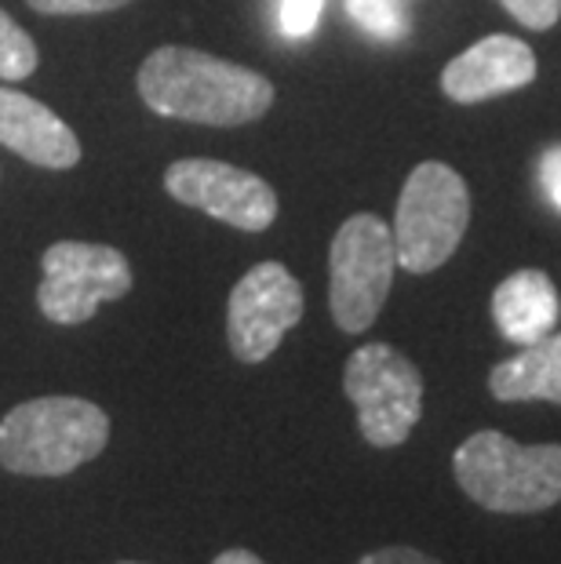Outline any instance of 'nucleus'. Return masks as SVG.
I'll use <instances>...</instances> for the list:
<instances>
[{"instance_id":"nucleus-21","label":"nucleus","mask_w":561,"mask_h":564,"mask_svg":"<svg viewBox=\"0 0 561 564\" xmlns=\"http://www.w3.org/2000/svg\"><path fill=\"white\" fill-rule=\"evenodd\" d=\"M212 564H267V561L256 557L252 550H223V554Z\"/></svg>"},{"instance_id":"nucleus-13","label":"nucleus","mask_w":561,"mask_h":564,"mask_svg":"<svg viewBox=\"0 0 561 564\" xmlns=\"http://www.w3.org/2000/svg\"><path fill=\"white\" fill-rule=\"evenodd\" d=\"M488 390L496 401H547L561 408V332L543 335L540 343L521 346V354L499 361L488 371Z\"/></svg>"},{"instance_id":"nucleus-1","label":"nucleus","mask_w":561,"mask_h":564,"mask_svg":"<svg viewBox=\"0 0 561 564\" xmlns=\"http://www.w3.org/2000/svg\"><path fill=\"white\" fill-rule=\"evenodd\" d=\"M139 95L153 113L172 121L234 128L270 110L273 84L197 47L164 44L139 69Z\"/></svg>"},{"instance_id":"nucleus-6","label":"nucleus","mask_w":561,"mask_h":564,"mask_svg":"<svg viewBox=\"0 0 561 564\" xmlns=\"http://www.w3.org/2000/svg\"><path fill=\"white\" fill-rule=\"evenodd\" d=\"M343 390L357 408V426L373 448H398L423 415V376L401 350L368 343L343 368Z\"/></svg>"},{"instance_id":"nucleus-14","label":"nucleus","mask_w":561,"mask_h":564,"mask_svg":"<svg viewBox=\"0 0 561 564\" xmlns=\"http://www.w3.org/2000/svg\"><path fill=\"white\" fill-rule=\"evenodd\" d=\"M37 69V44L0 8V80H26Z\"/></svg>"},{"instance_id":"nucleus-9","label":"nucleus","mask_w":561,"mask_h":564,"mask_svg":"<svg viewBox=\"0 0 561 564\" xmlns=\"http://www.w3.org/2000/svg\"><path fill=\"white\" fill-rule=\"evenodd\" d=\"M164 189L172 200L186 204V208L208 212L234 230L259 234L278 219V194L267 178L245 167L208 161V158H186L175 161L164 172Z\"/></svg>"},{"instance_id":"nucleus-8","label":"nucleus","mask_w":561,"mask_h":564,"mask_svg":"<svg viewBox=\"0 0 561 564\" xmlns=\"http://www.w3.org/2000/svg\"><path fill=\"white\" fill-rule=\"evenodd\" d=\"M303 321V284L281 262H259L234 284L226 303V339L237 361L259 365Z\"/></svg>"},{"instance_id":"nucleus-12","label":"nucleus","mask_w":561,"mask_h":564,"mask_svg":"<svg viewBox=\"0 0 561 564\" xmlns=\"http://www.w3.org/2000/svg\"><path fill=\"white\" fill-rule=\"evenodd\" d=\"M558 317H561L558 288L543 270L510 273L493 292V321L499 335L515 346L540 343L543 335H551L558 328Z\"/></svg>"},{"instance_id":"nucleus-15","label":"nucleus","mask_w":561,"mask_h":564,"mask_svg":"<svg viewBox=\"0 0 561 564\" xmlns=\"http://www.w3.org/2000/svg\"><path fill=\"white\" fill-rule=\"evenodd\" d=\"M346 11H350V19L357 26L384 41H398L404 37V30H409L401 0H346Z\"/></svg>"},{"instance_id":"nucleus-11","label":"nucleus","mask_w":561,"mask_h":564,"mask_svg":"<svg viewBox=\"0 0 561 564\" xmlns=\"http://www.w3.org/2000/svg\"><path fill=\"white\" fill-rule=\"evenodd\" d=\"M0 142L30 164L52 167V172H63V167H74L80 161L74 128L47 110L44 102L15 88H0Z\"/></svg>"},{"instance_id":"nucleus-7","label":"nucleus","mask_w":561,"mask_h":564,"mask_svg":"<svg viewBox=\"0 0 561 564\" xmlns=\"http://www.w3.org/2000/svg\"><path fill=\"white\" fill-rule=\"evenodd\" d=\"M41 267L37 306L55 324H85L103 303H117L131 292L128 259L110 245L58 241L44 251Z\"/></svg>"},{"instance_id":"nucleus-16","label":"nucleus","mask_w":561,"mask_h":564,"mask_svg":"<svg viewBox=\"0 0 561 564\" xmlns=\"http://www.w3.org/2000/svg\"><path fill=\"white\" fill-rule=\"evenodd\" d=\"M499 4L529 30H551L561 19V0H499Z\"/></svg>"},{"instance_id":"nucleus-18","label":"nucleus","mask_w":561,"mask_h":564,"mask_svg":"<svg viewBox=\"0 0 561 564\" xmlns=\"http://www.w3.org/2000/svg\"><path fill=\"white\" fill-rule=\"evenodd\" d=\"M41 15H95V11H114L125 8L131 0H26Z\"/></svg>"},{"instance_id":"nucleus-5","label":"nucleus","mask_w":561,"mask_h":564,"mask_svg":"<svg viewBox=\"0 0 561 564\" xmlns=\"http://www.w3.org/2000/svg\"><path fill=\"white\" fill-rule=\"evenodd\" d=\"M393 270H398V248L390 226L368 212L350 215L332 237L328 251V306L346 335L376 324L390 295Z\"/></svg>"},{"instance_id":"nucleus-4","label":"nucleus","mask_w":561,"mask_h":564,"mask_svg":"<svg viewBox=\"0 0 561 564\" xmlns=\"http://www.w3.org/2000/svg\"><path fill=\"white\" fill-rule=\"evenodd\" d=\"M471 223V194L460 172L427 161L404 178L398 215H393V248L398 267L409 273H431L445 267L460 248Z\"/></svg>"},{"instance_id":"nucleus-22","label":"nucleus","mask_w":561,"mask_h":564,"mask_svg":"<svg viewBox=\"0 0 561 564\" xmlns=\"http://www.w3.org/2000/svg\"><path fill=\"white\" fill-rule=\"evenodd\" d=\"M117 564H139V561H117Z\"/></svg>"},{"instance_id":"nucleus-19","label":"nucleus","mask_w":561,"mask_h":564,"mask_svg":"<svg viewBox=\"0 0 561 564\" xmlns=\"http://www.w3.org/2000/svg\"><path fill=\"white\" fill-rule=\"evenodd\" d=\"M540 186L547 200L561 212V142H554V147H547L540 153Z\"/></svg>"},{"instance_id":"nucleus-3","label":"nucleus","mask_w":561,"mask_h":564,"mask_svg":"<svg viewBox=\"0 0 561 564\" xmlns=\"http://www.w3.org/2000/svg\"><path fill=\"white\" fill-rule=\"evenodd\" d=\"M110 441V419L85 398H33L0 419V466L22 477H66Z\"/></svg>"},{"instance_id":"nucleus-20","label":"nucleus","mask_w":561,"mask_h":564,"mask_svg":"<svg viewBox=\"0 0 561 564\" xmlns=\"http://www.w3.org/2000/svg\"><path fill=\"white\" fill-rule=\"evenodd\" d=\"M357 564H441V561L427 557L423 550H412V546H384V550H373V554L357 557Z\"/></svg>"},{"instance_id":"nucleus-2","label":"nucleus","mask_w":561,"mask_h":564,"mask_svg":"<svg viewBox=\"0 0 561 564\" xmlns=\"http://www.w3.org/2000/svg\"><path fill=\"white\" fill-rule=\"evenodd\" d=\"M463 496L493 513H540L561 502V444H518L477 430L452 455Z\"/></svg>"},{"instance_id":"nucleus-10","label":"nucleus","mask_w":561,"mask_h":564,"mask_svg":"<svg viewBox=\"0 0 561 564\" xmlns=\"http://www.w3.org/2000/svg\"><path fill=\"white\" fill-rule=\"evenodd\" d=\"M536 80V55L529 44L507 33H493V37L471 44L460 52L441 74V91L452 102H485L496 95L518 91L525 84Z\"/></svg>"},{"instance_id":"nucleus-17","label":"nucleus","mask_w":561,"mask_h":564,"mask_svg":"<svg viewBox=\"0 0 561 564\" xmlns=\"http://www.w3.org/2000/svg\"><path fill=\"white\" fill-rule=\"evenodd\" d=\"M325 0H281V30L289 37H306L317 26Z\"/></svg>"}]
</instances>
